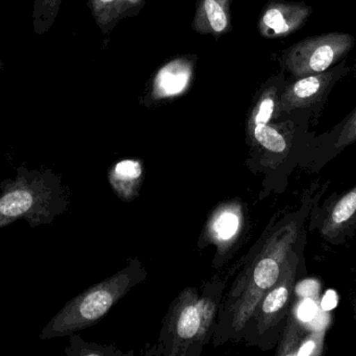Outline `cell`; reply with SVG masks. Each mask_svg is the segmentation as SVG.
Returning <instances> with one entry per match:
<instances>
[{
  "mask_svg": "<svg viewBox=\"0 0 356 356\" xmlns=\"http://www.w3.org/2000/svg\"><path fill=\"white\" fill-rule=\"evenodd\" d=\"M62 0H35L33 6V31L35 35H45L58 16Z\"/></svg>",
  "mask_w": 356,
  "mask_h": 356,
  "instance_id": "obj_15",
  "label": "cell"
},
{
  "mask_svg": "<svg viewBox=\"0 0 356 356\" xmlns=\"http://www.w3.org/2000/svg\"><path fill=\"white\" fill-rule=\"evenodd\" d=\"M338 303L339 296L336 291L328 290L322 297L321 301H320V307H321L322 311H325V313H330L332 309L338 307Z\"/></svg>",
  "mask_w": 356,
  "mask_h": 356,
  "instance_id": "obj_20",
  "label": "cell"
},
{
  "mask_svg": "<svg viewBox=\"0 0 356 356\" xmlns=\"http://www.w3.org/2000/svg\"><path fill=\"white\" fill-rule=\"evenodd\" d=\"M313 13V8L305 3H274L263 15V26L270 37L290 35L301 29Z\"/></svg>",
  "mask_w": 356,
  "mask_h": 356,
  "instance_id": "obj_11",
  "label": "cell"
},
{
  "mask_svg": "<svg viewBox=\"0 0 356 356\" xmlns=\"http://www.w3.org/2000/svg\"><path fill=\"white\" fill-rule=\"evenodd\" d=\"M205 13L209 24L216 33H221L227 26V17L225 12L216 0H205Z\"/></svg>",
  "mask_w": 356,
  "mask_h": 356,
  "instance_id": "obj_18",
  "label": "cell"
},
{
  "mask_svg": "<svg viewBox=\"0 0 356 356\" xmlns=\"http://www.w3.org/2000/svg\"><path fill=\"white\" fill-rule=\"evenodd\" d=\"M142 173L143 169L138 161H120L111 171V185L114 187L121 199L125 201L131 200L137 194Z\"/></svg>",
  "mask_w": 356,
  "mask_h": 356,
  "instance_id": "obj_12",
  "label": "cell"
},
{
  "mask_svg": "<svg viewBox=\"0 0 356 356\" xmlns=\"http://www.w3.org/2000/svg\"><path fill=\"white\" fill-rule=\"evenodd\" d=\"M325 328H307L291 309L276 355L318 356L323 353Z\"/></svg>",
  "mask_w": 356,
  "mask_h": 356,
  "instance_id": "obj_9",
  "label": "cell"
},
{
  "mask_svg": "<svg viewBox=\"0 0 356 356\" xmlns=\"http://www.w3.org/2000/svg\"><path fill=\"white\" fill-rule=\"evenodd\" d=\"M4 68V64L3 62H2L1 56H0V72H1L2 70H3Z\"/></svg>",
  "mask_w": 356,
  "mask_h": 356,
  "instance_id": "obj_22",
  "label": "cell"
},
{
  "mask_svg": "<svg viewBox=\"0 0 356 356\" xmlns=\"http://www.w3.org/2000/svg\"><path fill=\"white\" fill-rule=\"evenodd\" d=\"M221 292L219 288H209L202 297L194 290L181 293L171 305L161 332L163 355H195L196 349L201 350L211 334Z\"/></svg>",
  "mask_w": 356,
  "mask_h": 356,
  "instance_id": "obj_4",
  "label": "cell"
},
{
  "mask_svg": "<svg viewBox=\"0 0 356 356\" xmlns=\"http://www.w3.org/2000/svg\"><path fill=\"white\" fill-rule=\"evenodd\" d=\"M351 303H353V313H355V319L356 322V297H353V299H351Z\"/></svg>",
  "mask_w": 356,
  "mask_h": 356,
  "instance_id": "obj_21",
  "label": "cell"
},
{
  "mask_svg": "<svg viewBox=\"0 0 356 356\" xmlns=\"http://www.w3.org/2000/svg\"><path fill=\"white\" fill-rule=\"evenodd\" d=\"M356 142V108L346 119L337 125L330 134L324 136L319 144L312 148L311 158L305 163L312 173L319 171L332 159L336 158L345 148Z\"/></svg>",
  "mask_w": 356,
  "mask_h": 356,
  "instance_id": "obj_10",
  "label": "cell"
},
{
  "mask_svg": "<svg viewBox=\"0 0 356 356\" xmlns=\"http://www.w3.org/2000/svg\"><path fill=\"white\" fill-rule=\"evenodd\" d=\"M255 140L268 152L284 156L290 152L288 140L277 129L268 123H257L253 130Z\"/></svg>",
  "mask_w": 356,
  "mask_h": 356,
  "instance_id": "obj_14",
  "label": "cell"
},
{
  "mask_svg": "<svg viewBox=\"0 0 356 356\" xmlns=\"http://www.w3.org/2000/svg\"><path fill=\"white\" fill-rule=\"evenodd\" d=\"M188 72L186 67L172 64L159 73L156 87L163 96H172L184 91L188 84Z\"/></svg>",
  "mask_w": 356,
  "mask_h": 356,
  "instance_id": "obj_13",
  "label": "cell"
},
{
  "mask_svg": "<svg viewBox=\"0 0 356 356\" xmlns=\"http://www.w3.org/2000/svg\"><path fill=\"white\" fill-rule=\"evenodd\" d=\"M69 336H70V344L65 350V353L68 356L115 355L112 353V349L98 346V345L91 344V343H86L77 334H73Z\"/></svg>",
  "mask_w": 356,
  "mask_h": 356,
  "instance_id": "obj_17",
  "label": "cell"
},
{
  "mask_svg": "<svg viewBox=\"0 0 356 356\" xmlns=\"http://www.w3.org/2000/svg\"><path fill=\"white\" fill-rule=\"evenodd\" d=\"M355 284H356V271H355Z\"/></svg>",
  "mask_w": 356,
  "mask_h": 356,
  "instance_id": "obj_25",
  "label": "cell"
},
{
  "mask_svg": "<svg viewBox=\"0 0 356 356\" xmlns=\"http://www.w3.org/2000/svg\"><path fill=\"white\" fill-rule=\"evenodd\" d=\"M305 245V233L291 251L280 279L261 299L249 320L242 338L249 345H254L264 350H268L275 346L280 340L293 307V295L299 268L303 263Z\"/></svg>",
  "mask_w": 356,
  "mask_h": 356,
  "instance_id": "obj_5",
  "label": "cell"
},
{
  "mask_svg": "<svg viewBox=\"0 0 356 356\" xmlns=\"http://www.w3.org/2000/svg\"><path fill=\"white\" fill-rule=\"evenodd\" d=\"M146 278L145 268L138 258L112 277L74 297L44 326L40 339L51 340L71 336L97 323L134 286Z\"/></svg>",
  "mask_w": 356,
  "mask_h": 356,
  "instance_id": "obj_3",
  "label": "cell"
},
{
  "mask_svg": "<svg viewBox=\"0 0 356 356\" xmlns=\"http://www.w3.org/2000/svg\"><path fill=\"white\" fill-rule=\"evenodd\" d=\"M98 1L102 2V3H108V2H112L114 0H98Z\"/></svg>",
  "mask_w": 356,
  "mask_h": 356,
  "instance_id": "obj_23",
  "label": "cell"
},
{
  "mask_svg": "<svg viewBox=\"0 0 356 356\" xmlns=\"http://www.w3.org/2000/svg\"><path fill=\"white\" fill-rule=\"evenodd\" d=\"M60 177L46 169L17 167L16 177L0 184V229L25 221L29 227L49 225L68 208Z\"/></svg>",
  "mask_w": 356,
  "mask_h": 356,
  "instance_id": "obj_2",
  "label": "cell"
},
{
  "mask_svg": "<svg viewBox=\"0 0 356 356\" xmlns=\"http://www.w3.org/2000/svg\"><path fill=\"white\" fill-rule=\"evenodd\" d=\"M353 68H355V75H356V62H355V67H353Z\"/></svg>",
  "mask_w": 356,
  "mask_h": 356,
  "instance_id": "obj_24",
  "label": "cell"
},
{
  "mask_svg": "<svg viewBox=\"0 0 356 356\" xmlns=\"http://www.w3.org/2000/svg\"><path fill=\"white\" fill-rule=\"evenodd\" d=\"M328 185L330 182L318 190V184H314L305 192L297 210L284 215L270 227L259 250L236 278L219 307V319L215 330L217 344L242 340L249 320L261 299L280 279L291 251L305 233V225L314 205L321 199Z\"/></svg>",
  "mask_w": 356,
  "mask_h": 356,
  "instance_id": "obj_1",
  "label": "cell"
},
{
  "mask_svg": "<svg viewBox=\"0 0 356 356\" xmlns=\"http://www.w3.org/2000/svg\"><path fill=\"white\" fill-rule=\"evenodd\" d=\"M274 110H275V100L272 95L266 96L257 108V112L254 117V125L269 123L273 116Z\"/></svg>",
  "mask_w": 356,
  "mask_h": 356,
  "instance_id": "obj_19",
  "label": "cell"
},
{
  "mask_svg": "<svg viewBox=\"0 0 356 356\" xmlns=\"http://www.w3.org/2000/svg\"><path fill=\"white\" fill-rule=\"evenodd\" d=\"M240 227V217L230 209L221 211L216 215L213 223V232L219 240H228L236 235Z\"/></svg>",
  "mask_w": 356,
  "mask_h": 356,
  "instance_id": "obj_16",
  "label": "cell"
},
{
  "mask_svg": "<svg viewBox=\"0 0 356 356\" xmlns=\"http://www.w3.org/2000/svg\"><path fill=\"white\" fill-rule=\"evenodd\" d=\"M350 33H328L307 38L291 48L286 64L296 77L318 75L340 62L355 47Z\"/></svg>",
  "mask_w": 356,
  "mask_h": 356,
  "instance_id": "obj_6",
  "label": "cell"
},
{
  "mask_svg": "<svg viewBox=\"0 0 356 356\" xmlns=\"http://www.w3.org/2000/svg\"><path fill=\"white\" fill-rule=\"evenodd\" d=\"M345 63L332 70L324 71L318 75L298 77L291 84L284 95V106L286 109L313 108L322 102L336 82L346 72Z\"/></svg>",
  "mask_w": 356,
  "mask_h": 356,
  "instance_id": "obj_8",
  "label": "cell"
},
{
  "mask_svg": "<svg viewBox=\"0 0 356 356\" xmlns=\"http://www.w3.org/2000/svg\"><path fill=\"white\" fill-rule=\"evenodd\" d=\"M320 200L309 215V230L317 228L324 242L339 246L356 233V184L341 196H330L322 206Z\"/></svg>",
  "mask_w": 356,
  "mask_h": 356,
  "instance_id": "obj_7",
  "label": "cell"
}]
</instances>
